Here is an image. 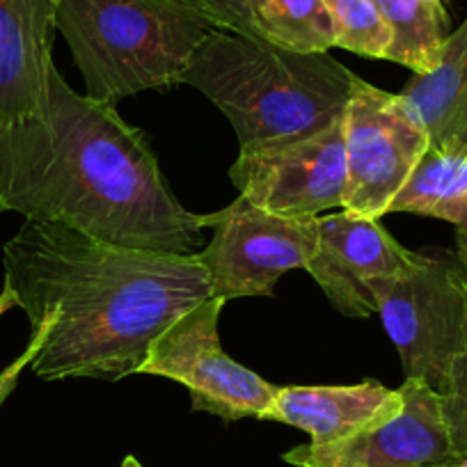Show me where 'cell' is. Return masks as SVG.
I'll use <instances>...</instances> for the list:
<instances>
[{
  "label": "cell",
  "mask_w": 467,
  "mask_h": 467,
  "mask_svg": "<svg viewBox=\"0 0 467 467\" xmlns=\"http://www.w3.org/2000/svg\"><path fill=\"white\" fill-rule=\"evenodd\" d=\"M223 298H206L174 318L147 350L138 374L174 380L191 392L192 410L224 421L268 420L277 388L229 358L220 346Z\"/></svg>",
  "instance_id": "cell-6"
},
{
  "label": "cell",
  "mask_w": 467,
  "mask_h": 467,
  "mask_svg": "<svg viewBox=\"0 0 467 467\" xmlns=\"http://www.w3.org/2000/svg\"><path fill=\"white\" fill-rule=\"evenodd\" d=\"M374 5L392 35L385 60L399 62L412 74L433 69L447 39V12L426 0H374Z\"/></svg>",
  "instance_id": "cell-17"
},
{
  "label": "cell",
  "mask_w": 467,
  "mask_h": 467,
  "mask_svg": "<svg viewBox=\"0 0 467 467\" xmlns=\"http://www.w3.org/2000/svg\"><path fill=\"white\" fill-rule=\"evenodd\" d=\"M401 99L426 129L431 151L467 156V19L447 35L433 69L412 76Z\"/></svg>",
  "instance_id": "cell-14"
},
{
  "label": "cell",
  "mask_w": 467,
  "mask_h": 467,
  "mask_svg": "<svg viewBox=\"0 0 467 467\" xmlns=\"http://www.w3.org/2000/svg\"><path fill=\"white\" fill-rule=\"evenodd\" d=\"M0 200L106 244L195 254L202 215L174 197L145 133L53 67L42 117L0 127Z\"/></svg>",
  "instance_id": "cell-2"
},
{
  "label": "cell",
  "mask_w": 467,
  "mask_h": 467,
  "mask_svg": "<svg viewBox=\"0 0 467 467\" xmlns=\"http://www.w3.org/2000/svg\"><path fill=\"white\" fill-rule=\"evenodd\" d=\"M358 76L330 53H294L215 28L179 85L223 110L241 150L312 136L344 117Z\"/></svg>",
  "instance_id": "cell-3"
},
{
  "label": "cell",
  "mask_w": 467,
  "mask_h": 467,
  "mask_svg": "<svg viewBox=\"0 0 467 467\" xmlns=\"http://www.w3.org/2000/svg\"><path fill=\"white\" fill-rule=\"evenodd\" d=\"M426 3H429V5H433L435 10L447 12V0H426Z\"/></svg>",
  "instance_id": "cell-25"
},
{
  "label": "cell",
  "mask_w": 467,
  "mask_h": 467,
  "mask_svg": "<svg viewBox=\"0 0 467 467\" xmlns=\"http://www.w3.org/2000/svg\"><path fill=\"white\" fill-rule=\"evenodd\" d=\"M3 211H7V209H5V204H3V200H0V213H3Z\"/></svg>",
  "instance_id": "cell-26"
},
{
  "label": "cell",
  "mask_w": 467,
  "mask_h": 467,
  "mask_svg": "<svg viewBox=\"0 0 467 467\" xmlns=\"http://www.w3.org/2000/svg\"><path fill=\"white\" fill-rule=\"evenodd\" d=\"M122 467H142V462L138 461L136 456H127V458H124V461H122Z\"/></svg>",
  "instance_id": "cell-23"
},
{
  "label": "cell",
  "mask_w": 467,
  "mask_h": 467,
  "mask_svg": "<svg viewBox=\"0 0 467 467\" xmlns=\"http://www.w3.org/2000/svg\"><path fill=\"white\" fill-rule=\"evenodd\" d=\"M435 467H467V456L458 458V461L453 462H444V465H435Z\"/></svg>",
  "instance_id": "cell-24"
},
{
  "label": "cell",
  "mask_w": 467,
  "mask_h": 467,
  "mask_svg": "<svg viewBox=\"0 0 467 467\" xmlns=\"http://www.w3.org/2000/svg\"><path fill=\"white\" fill-rule=\"evenodd\" d=\"M385 332L397 346L406 379L442 392L467 344V266L456 257L421 254L379 294Z\"/></svg>",
  "instance_id": "cell-5"
},
{
  "label": "cell",
  "mask_w": 467,
  "mask_h": 467,
  "mask_svg": "<svg viewBox=\"0 0 467 467\" xmlns=\"http://www.w3.org/2000/svg\"><path fill=\"white\" fill-rule=\"evenodd\" d=\"M337 30V48L362 57L385 60L392 44L374 0H326Z\"/></svg>",
  "instance_id": "cell-18"
},
{
  "label": "cell",
  "mask_w": 467,
  "mask_h": 467,
  "mask_svg": "<svg viewBox=\"0 0 467 467\" xmlns=\"http://www.w3.org/2000/svg\"><path fill=\"white\" fill-rule=\"evenodd\" d=\"M346 195L341 209L380 220L429 151V136L401 94L358 76L344 108Z\"/></svg>",
  "instance_id": "cell-8"
},
{
  "label": "cell",
  "mask_w": 467,
  "mask_h": 467,
  "mask_svg": "<svg viewBox=\"0 0 467 467\" xmlns=\"http://www.w3.org/2000/svg\"><path fill=\"white\" fill-rule=\"evenodd\" d=\"M172 3L197 12L206 21H211L215 28L245 35V37H254L245 0H172Z\"/></svg>",
  "instance_id": "cell-20"
},
{
  "label": "cell",
  "mask_w": 467,
  "mask_h": 467,
  "mask_svg": "<svg viewBox=\"0 0 467 467\" xmlns=\"http://www.w3.org/2000/svg\"><path fill=\"white\" fill-rule=\"evenodd\" d=\"M56 24L83 76L85 97L108 106L179 85L215 30L172 0H60Z\"/></svg>",
  "instance_id": "cell-4"
},
{
  "label": "cell",
  "mask_w": 467,
  "mask_h": 467,
  "mask_svg": "<svg viewBox=\"0 0 467 467\" xmlns=\"http://www.w3.org/2000/svg\"><path fill=\"white\" fill-rule=\"evenodd\" d=\"M57 5L60 0H0V127L47 112Z\"/></svg>",
  "instance_id": "cell-12"
},
{
  "label": "cell",
  "mask_w": 467,
  "mask_h": 467,
  "mask_svg": "<svg viewBox=\"0 0 467 467\" xmlns=\"http://www.w3.org/2000/svg\"><path fill=\"white\" fill-rule=\"evenodd\" d=\"M3 268L30 327L53 317L30 365L42 380L138 374L151 341L213 296L195 254L124 248L39 220L7 241Z\"/></svg>",
  "instance_id": "cell-1"
},
{
  "label": "cell",
  "mask_w": 467,
  "mask_h": 467,
  "mask_svg": "<svg viewBox=\"0 0 467 467\" xmlns=\"http://www.w3.org/2000/svg\"><path fill=\"white\" fill-rule=\"evenodd\" d=\"M317 250L305 271L344 317L367 318L379 312V294L410 271L421 253L403 248L383 223L339 211L318 215Z\"/></svg>",
  "instance_id": "cell-10"
},
{
  "label": "cell",
  "mask_w": 467,
  "mask_h": 467,
  "mask_svg": "<svg viewBox=\"0 0 467 467\" xmlns=\"http://www.w3.org/2000/svg\"><path fill=\"white\" fill-rule=\"evenodd\" d=\"M399 389H388L379 380L339 388H277L271 421L296 426L309 433V444H335L360 433L374 421L392 415L401 406Z\"/></svg>",
  "instance_id": "cell-13"
},
{
  "label": "cell",
  "mask_w": 467,
  "mask_h": 467,
  "mask_svg": "<svg viewBox=\"0 0 467 467\" xmlns=\"http://www.w3.org/2000/svg\"><path fill=\"white\" fill-rule=\"evenodd\" d=\"M12 307H19V305H16L15 291H12L10 286H3V291H0V317L5 312H10Z\"/></svg>",
  "instance_id": "cell-22"
},
{
  "label": "cell",
  "mask_w": 467,
  "mask_h": 467,
  "mask_svg": "<svg viewBox=\"0 0 467 467\" xmlns=\"http://www.w3.org/2000/svg\"><path fill=\"white\" fill-rule=\"evenodd\" d=\"M442 410L458 456H467V344L449 369L442 392Z\"/></svg>",
  "instance_id": "cell-19"
},
{
  "label": "cell",
  "mask_w": 467,
  "mask_h": 467,
  "mask_svg": "<svg viewBox=\"0 0 467 467\" xmlns=\"http://www.w3.org/2000/svg\"><path fill=\"white\" fill-rule=\"evenodd\" d=\"M229 179L239 195L271 213L317 218L344 206V117L312 136L245 147Z\"/></svg>",
  "instance_id": "cell-9"
},
{
  "label": "cell",
  "mask_w": 467,
  "mask_h": 467,
  "mask_svg": "<svg viewBox=\"0 0 467 467\" xmlns=\"http://www.w3.org/2000/svg\"><path fill=\"white\" fill-rule=\"evenodd\" d=\"M254 37L294 53H330L337 30L326 0H245Z\"/></svg>",
  "instance_id": "cell-16"
},
{
  "label": "cell",
  "mask_w": 467,
  "mask_h": 467,
  "mask_svg": "<svg viewBox=\"0 0 467 467\" xmlns=\"http://www.w3.org/2000/svg\"><path fill=\"white\" fill-rule=\"evenodd\" d=\"M317 218H291L259 209L239 195L224 209L202 215L211 241L195 259L209 277L211 294L224 303L273 296L285 273L305 268L317 250Z\"/></svg>",
  "instance_id": "cell-7"
},
{
  "label": "cell",
  "mask_w": 467,
  "mask_h": 467,
  "mask_svg": "<svg viewBox=\"0 0 467 467\" xmlns=\"http://www.w3.org/2000/svg\"><path fill=\"white\" fill-rule=\"evenodd\" d=\"M389 213H417L447 220L456 232L467 229V156L426 151Z\"/></svg>",
  "instance_id": "cell-15"
},
{
  "label": "cell",
  "mask_w": 467,
  "mask_h": 467,
  "mask_svg": "<svg viewBox=\"0 0 467 467\" xmlns=\"http://www.w3.org/2000/svg\"><path fill=\"white\" fill-rule=\"evenodd\" d=\"M392 415L335 444H303L285 453L296 467H435L458 461L442 410V394L426 380L406 379Z\"/></svg>",
  "instance_id": "cell-11"
},
{
  "label": "cell",
  "mask_w": 467,
  "mask_h": 467,
  "mask_svg": "<svg viewBox=\"0 0 467 467\" xmlns=\"http://www.w3.org/2000/svg\"><path fill=\"white\" fill-rule=\"evenodd\" d=\"M51 318L53 317L48 314V317H44L42 321L33 327V332H30V341H28V346H26L24 353H21L15 362H10L5 369L0 371V406H3V403H5V399L15 392V388H16V383H19L24 369L26 367L33 365V360L37 358L39 350H42L44 341H47V335H48V327H51Z\"/></svg>",
  "instance_id": "cell-21"
},
{
  "label": "cell",
  "mask_w": 467,
  "mask_h": 467,
  "mask_svg": "<svg viewBox=\"0 0 467 467\" xmlns=\"http://www.w3.org/2000/svg\"><path fill=\"white\" fill-rule=\"evenodd\" d=\"M465 266H467V264H465Z\"/></svg>",
  "instance_id": "cell-27"
}]
</instances>
